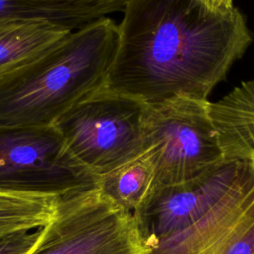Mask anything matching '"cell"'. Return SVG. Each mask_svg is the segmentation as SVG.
<instances>
[{
	"mask_svg": "<svg viewBox=\"0 0 254 254\" xmlns=\"http://www.w3.org/2000/svg\"><path fill=\"white\" fill-rule=\"evenodd\" d=\"M104 87L155 105L175 96L207 98L252 38L236 8L200 0H128Z\"/></svg>",
	"mask_w": 254,
	"mask_h": 254,
	"instance_id": "obj_1",
	"label": "cell"
},
{
	"mask_svg": "<svg viewBox=\"0 0 254 254\" xmlns=\"http://www.w3.org/2000/svg\"><path fill=\"white\" fill-rule=\"evenodd\" d=\"M117 45L118 25L107 16L94 19L0 78V127L54 125L104 87Z\"/></svg>",
	"mask_w": 254,
	"mask_h": 254,
	"instance_id": "obj_2",
	"label": "cell"
},
{
	"mask_svg": "<svg viewBox=\"0 0 254 254\" xmlns=\"http://www.w3.org/2000/svg\"><path fill=\"white\" fill-rule=\"evenodd\" d=\"M149 105L102 87L54 124L72 155L98 178L147 150Z\"/></svg>",
	"mask_w": 254,
	"mask_h": 254,
	"instance_id": "obj_3",
	"label": "cell"
},
{
	"mask_svg": "<svg viewBox=\"0 0 254 254\" xmlns=\"http://www.w3.org/2000/svg\"><path fill=\"white\" fill-rule=\"evenodd\" d=\"M209 102L180 95L149 105L146 144L155 167V187L190 181L226 159L209 115Z\"/></svg>",
	"mask_w": 254,
	"mask_h": 254,
	"instance_id": "obj_4",
	"label": "cell"
},
{
	"mask_svg": "<svg viewBox=\"0 0 254 254\" xmlns=\"http://www.w3.org/2000/svg\"><path fill=\"white\" fill-rule=\"evenodd\" d=\"M97 184L54 125L0 127L1 193L60 198Z\"/></svg>",
	"mask_w": 254,
	"mask_h": 254,
	"instance_id": "obj_5",
	"label": "cell"
},
{
	"mask_svg": "<svg viewBox=\"0 0 254 254\" xmlns=\"http://www.w3.org/2000/svg\"><path fill=\"white\" fill-rule=\"evenodd\" d=\"M28 254H144L133 214L98 187L58 198L54 214Z\"/></svg>",
	"mask_w": 254,
	"mask_h": 254,
	"instance_id": "obj_6",
	"label": "cell"
},
{
	"mask_svg": "<svg viewBox=\"0 0 254 254\" xmlns=\"http://www.w3.org/2000/svg\"><path fill=\"white\" fill-rule=\"evenodd\" d=\"M144 254H254V158L244 160L231 188L199 219Z\"/></svg>",
	"mask_w": 254,
	"mask_h": 254,
	"instance_id": "obj_7",
	"label": "cell"
},
{
	"mask_svg": "<svg viewBox=\"0 0 254 254\" xmlns=\"http://www.w3.org/2000/svg\"><path fill=\"white\" fill-rule=\"evenodd\" d=\"M245 159H225L190 181L155 187L133 214L143 250L199 219L231 188Z\"/></svg>",
	"mask_w": 254,
	"mask_h": 254,
	"instance_id": "obj_8",
	"label": "cell"
},
{
	"mask_svg": "<svg viewBox=\"0 0 254 254\" xmlns=\"http://www.w3.org/2000/svg\"><path fill=\"white\" fill-rule=\"evenodd\" d=\"M208 110L225 158H254V79L209 102Z\"/></svg>",
	"mask_w": 254,
	"mask_h": 254,
	"instance_id": "obj_9",
	"label": "cell"
},
{
	"mask_svg": "<svg viewBox=\"0 0 254 254\" xmlns=\"http://www.w3.org/2000/svg\"><path fill=\"white\" fill-rule=\"evenodd\" d=\"M72 30L46 20L0 23V78L45 54Z\"/></svg>",
	"mask_w": 254,
	"mask_h": 254,
	"instance_id": "obj_10",
	"label": "cell"
},
{
	"mask_svg": "<svg viewBox=\"0 0 254 254\" xmlns=\"http://www.w3.org/2000/svg\"><path fill=\"white\" fill-rule=\"evenodd\" d=\"M102 194L124 211L134 214L155 188V167L146 150L140 156L98 178Z\"/></svg>",
	"mask_w": 254,
	"mask_h": 254,
	"instance_id": "obj_11",
	"label": "cell"
},
{
	"mask_svg": "<svg viewBox=\"0 0 254 254\" xmlns=\"http://www.w3.org/2000/svg\"><path fill=\"white\" fill-rule=\"evenodd\" d=\"M42 228L20 231L0 238V254H28L42 233Z\"/></svg>",
	"mask_w": 254,
	"mask_h": 254,
	"instance_id": "obj_12",
	"label": "cell"
},
{
	"mask_svg": "<svg viewBox=\"0 0 254 254\" xmlns=\"http://www.w3.org/2000/svg\"><path fill=\"white\" fill-rule=\"evenodd\" d=\"M61 5L92 8L105 12L107 15L114 12H122L128 0H40Z\"/></svg>",
	"mask_w": 254,
	"mask_h": 254,
	"instance_id": "obj_13",
	"label": "cell"
},
{
	"mask_svg": "<svg viewBox=\"0 0 254 254\" xmlns=\"http://www.w3.org/2000/svg\"><path fill=\"white\" fill-rule=\"evenodd\" d=\"M207 8L214 12L225 13L232 10V0H200Z\"/></svg>",
	"mask_w": 254,
	"mask_h": 254,
	"instance_id": "obj_14",
	"label": "cell"
}]
</instances>
